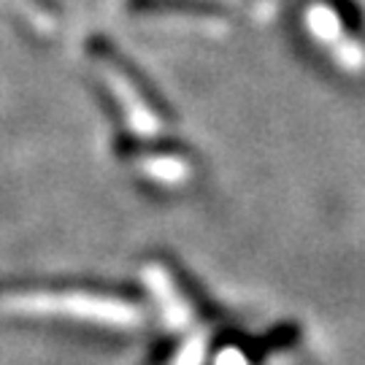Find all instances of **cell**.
Instances as JSON below:
<instances>
[{
  "mask_svg": "<svg viewBox=\"0 0 365 365\" xmlns=\"http://www.w3.org/2000/svg\"><path fill=\"white\" fill-rule=\"evenodd\" d=\"M11 303L25 312L66 314V317L95 319L108 325H133L141 319V312L128 300L84 295V292H27V295H16Z\"/></svg>",
  "mask_w": 365,
  "mask_h": 365,
  "instance_id": "cell-1",
  "label": "cell"
},
{
  "mask_svg": "<svg viewBox=\"0 0 365 365\" xmlns=\"http://www.w3.org/2000/svg\"><path fill=\"white\" fill-rule=\"evenodd\" d=\"M144 173H149L155 182L173 184L182 182L184 176L190 173V165L173 155H152L149 160H144Z\"/></svg>",
  "mask_w": 365,
  "mask_h": 365,
  "instance_id": "cell-2",
  "label": "cell"
}]
</instances>
